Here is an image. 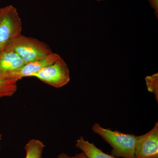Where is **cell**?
I'll return each mask as SVG.
<instances>
[{"label":"cell","instance_id":"15","mask_svg":"<svg viewBox=\"0 0 158 158\" xmlns=\"http://www.w3.org/2000/svg\"><path fill=\"white\" fill-rule=\"evenodd\" d=\"M97 1H102V0H97Z\"/></svg>","mask_w":158,"mask_h":158},{"label":"cell","instance_id":"8","mask_svg":"<svg viewBox=\"0 0 158 158\" xmlns=\"http://www.w3.org/2000/svg\"><path fill=\"white\" fill-rule=\"evenodd\" d=\"M75 146L84 153L88 158H118L105 153L93 143L85 140L83 137L77 140Z\"/></svg>","mask_w":158,"mask_h":158},{"label":"cell","instance_id":"1","mask_svg":"<svg viewBox=\"0 0 158 158\" xmlns=\"http://www.w3.org/2000/svg\"><path fill=\"white\" fill-rule=\"evenodd\" d=\"M92 130L112 148L111 155L118 158H135L136 136L104 128L96 123Z\"/></svg>","mask_w":158,"mask_h":158},{"label":"cell","instance_id":"4","mask_svg":"<svg viewBox=\"0 0 158 158\" xmlns=\"http://www.w3.org/2000/svg\"><path fill=\"white\" fill-rule=\"evenodd\" d=\"M41 81L55 88H60L68 84L70 80L68 65L62 58L33 75Z\"/></svg>","mask_w":158,"mask_h":158},{"label":"cell","instance_id":"7","mask_svg":"<svg viewBox=\"0 0 158 158\" xmlns=\"http://www.w3.org/2000/svg\"><path fill=\"white\" fill-rule=\"evenodd\" d=\"M25 64L16 53L5 49L0 52V78L7 80L6 77L9 74Z\"/></svg>","mask_w":158,"mask_h":158},{"label":"cell","instance_id":"9","mask_svg":"<svg viewBox=\"0 0 158 158\" xmlns=\"http://www.w3.org/2000/svg\"><path fill=\"white\" fill-rule=\"evenodd\" d=\"M45 144L42 141L36 139H32L26 144L25 158H43L42 154Z\"/></svg>","mask_w":158,"mask_h":158},{"label":"cell","instance_id":"10","mask_svg":"<svg viewBox=\"0 0 158 158\" xmlns=\"http://www.w3.org/2000/svg\"><path fill=\"white\" fill-rule=\"evenodd\" d=\"M17 82L0 78V98L12 96L17 90Z\"/></svg>","mask_w":158,"mask_h":158},{"label":"cell","instance_id":"2","mask_svg":"<svg viewBox=\"0 0 158 158\" xmlns=\"http://www.w3.org/2000/svg\"><path fill=\"white\" fill-rule=\"evenodd\" d=\"M5 49L16 53L25 64L52 52L50 47L45 43L22 34L9 44Z\"/></svg>","mask_w":158,"mask_h":158},{"label":"cell","instance_id":"14","mask_svg":"<svg viewBox=\"0 0 158 158\" xmlns=\"http://www.w3.org/2000/svg\"><path fill=\"white\" fill-rule=\"evenodd\" d=\"M2 140V135L0 134V148H1V141Z\"/></svg>","mask_w":158,"mask_h":158},{"label":"cell","instance_id":"5","mask_svg":"<svg viewBox=\"0 0 158 158\" xmlns=\"http://www.w3.org/2000/svg\"><path fill=\"white\" fill-rule=\"evenodd\" d=\"M135 158H158V123L148 132L136 136Z\"/></svg>","mask_w":158,"mask_h":158},{"label":"cell","instance_id":"3","mask_svg":"<svg viewBox=\"0 0 158 158\" xmlns=\"http://www.w3.org/2000/svg\"><path fill=\"white\" fill-rule=\"evenodd\" d=\"M22 23L12 5L0 9V52L22 35Z\"/></svg>","mask_w":158,"mask_h":158},{"label":"cell","instance_id":"6","mask_svg":"<svg viewBox=\"0 0 158 158\" xmlns=\"http://www.w3.org/2000/svg\"><path fill=\"white\" fill-rule=\"evenodd\" d=\"M61 57L58 54L52 52L42 58L26 63L20 68L9 74L6 79L18 82L23 78L32 77L33 75L52 64Z\"/></svg>","mask_w":158,"mask_h":158},{"label":"cell","instance_id":"12","mask_svg":"<svg viewBox=\"0 0 158 158\" xmlns=\"http://www.w3.org/2000/svg\"><path fill=\"white\" fill-rule=\"evenodd\" d=\"M58 158H88L83 152L77 154L74 156H69L65 153H62L58 156Z\"/></svg>","mask_w":158,"mask_h":158},{"label":"cell","instance_id":"13","mask_svg":"<svg viewBox=\"0 0 158 158\" xmlns=\"http://www.w3.org/2000/svg\"><path fill=\"white\" fill-rule=\"evenodd\" d=\"M151 7L154 10L155 14L158 18V0H148Z\"/></svg>","mask_w":158,"mask_h":158},{"label":"cell","instance_id":"11","mask_svg":"<svg viewBox=\"0 0 158 158\" xmlns=\"http://www.w3.org/2000/svg\"><path fill=\"white\" fill-rule=\"evenodd\" d=\"M148 90L153 93L155 96L157 102H158V73L154 74L145 78Z\"/></svg>","mask_w":158,"mask_h":158}]
</instances>
